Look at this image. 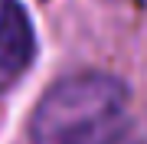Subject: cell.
<instances>
[{
  "label": "cell",
  "mask_w": 147,
  "mask_h": 144,
  "mask_svg": "<svg viewBox=\"0 0 147 144\" xmlns=\"http://www.w3.org/2000/svg\"><path fill=\"white\" fill-rule=\"evenodd\" d=\"M33 144H141L127 89L115 75L79 72L39 98L30 121Z\"/></svg>",
  "instance_id": "1"
},
{
  "label": "cell",
  "mask_w": 147,
  "mask_h": 144,
  "mask_svg": "<svg viewBox=\"0 0 147 144\" xmlns=\"http://www.w3.org/2000/svg\"><path fill=\"white\" fill-rule=\"evenodd\" d=\"M33 53H36V36L23 3L0 0V82H10L20 72H26Z\"/></svg>",
  "instance_id": "2"
}]
</instances>
